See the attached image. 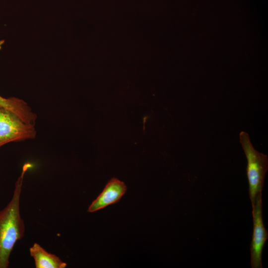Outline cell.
<instances>
[{"label":"cell","mask_w":268,"mask_h":268,"mask_svg":"<svg viewBox=\"0 0 268 268\" xmlns=\"http://www.w3.org/2000/svg\"><path fill=\"white\" fill-rule=\"evenodd\" d=\"M2 43L0 42V45ZM0 107L7 109L18 115L24 122L34 124L37 116L23 100L16 98H4L0 95Z\"/></svg>","instance_id":"7"},{"label":"cell","mask_w":268,"mask_h":268,"mask_svg":"<svg viewBox=\"0 0 268 268\" xmlns=\"http://www.w3.org/2000/svg\"><path fill=\"white\" fill-rule=\"evenodd\" d=\"M29 253L36 268H65L67 266L60 257L48 252L37 243L30 248Z\"/></svg>","instance_id":"6"},{"label":"cell","mask_w":268,"mask_h":268,"mask_svg":"<svg viewBox=\"0 0 268 268\" xmlns=\"http://www.w3.org/2000/svg\"><path fill=\"white\" fill-rule=\"evenodd\" d=\"M36 135L34 124L25 123L12 111L0 107V147L9 142L34 139Z\"/></svg>","instance_id":"3"},{"label":"cell","mask_w":268,"mask_h":268,"mask_svg":"<svg viewBox=\"0 0 268 268\" xmlns=\"http://www.w3.org/2000/svg\"><path fill=\"white\" fill-rule=\"evenodd\" d=\"M262 193L256 197L252 206L253 231L250 246L251 265L252 268H262V255L264 244L268 238V231L265 229L262 215Z\"/></svg>","instance_id":"4"},{"label":"cell","mask_w":268,"mask_h":268,"mask_svg":"<svg viewBox=\"0 0 268 268\" xmlns=\"http://www.w3.org/2000/svg\"><path fill=\"white\" fill-rule=\"evenodd\" d=\"M127 187L123 182L115 178H112L89 206L87 211L93 212L116 203L124 196Z\"/></svg>","instance_id":"5"},{"label":"cell","mask_w":268,"mask_h":268,"mask_svg":"<svg viewBox=\"0 0 268 268\" xmlns=\"http://www.w3.org/2000/svg\"><path fill=\"white\" fill-rule=\"evenodd\" d=\"M239 142L247 159L246 174L252 207L256 197L263 190L265 177L268 170V158L267 155L254 148L247 133L244 131L240 133Z\"/></svg>","instance_id":"2"},{"label":"cell","mask_w":268,"mask_h":268,"mask_svg":"<svg viewBox=\"0 0 268 268\" xmlns=\"http://www.w3.org/2000/svg\"><path fill=\"white\" fill-rule=\"evenodd\" d=\"M31 166L29 163L24 164L15 182L10 201L0 210V268L9 267L14 245L24 236L25 226L20 214V201L24 176Z\"/></svg>","instance_id":"1"}]
</instances>
